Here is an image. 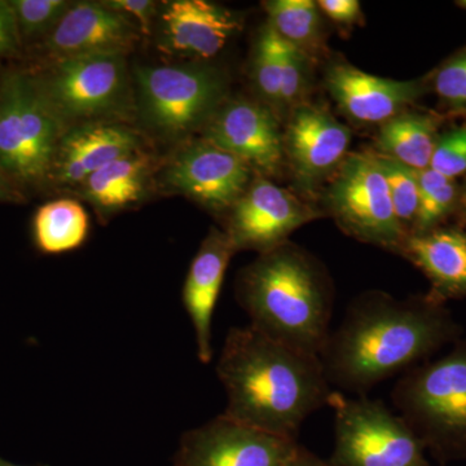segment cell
<instances>
[{
  "instance_id": "1",
  "label": "cell",
  "mask_w": 466,
  "mask_h": 466,
  "mask_svg": "<svg viewBox=\"0 0 466 466\" xmlns=\"http://www.w3.org/2000/svg\"><path fill=\"white\" fill-rule=\"evenodd\" d=\"M462 333L446 303L429 294L397 299L385 291H367L349 306L319 359L330 386L363 395L429 360Z\"/></svg>"
},
{
  "instance_id": "2",
  "label": "cell",
  "mask_w": 466,
  "mask_h": 466,
  "mask_svg": "<svg viewBox=\"0 0 466 466\" xmlns=\"http://www.w3.org/2000/svg\"><path fill=\"white\" fill-rule=\"evenodd\" d=\"M227 394L225 415L241 424L297 441L333 391L318 355L308 354L248 325L231 328L217 364Z\"/></svg>"
},
{
  "instance_id": "3",
  "label": "cell",
  "mask_w": 466,
  "mask_h": 466,
  "mask_svg": "<svg viewBox=\"0 0 466 466\" xmlns=\"http://www.w3.org/2000/svg\"><path fill=\"white\" fill-rule=\"evenodd\" d=\"M238 299L254 328L308 354L318 355L332 332L333 288L320 265L285 242L242 271Z\"/></svg>"
},
{
  "instance_id": "4",
  "label": "cell",
  "mask_w": 466,
  "mask_h": 466,
  "mask_svg": "<svg viewBox=\"0 0 466 466\" xmlns=\"http://www.w3.org/2000/svg\"><path fill=\"white\" fill-rule=\"evenodd\" d=\"M391 400L434 459L441 464L466 459V339L404 372Z\"/></svg>"
},
{
  "instance_id": "5",
  "label": "cell",
  "mask_w": 466,
  "mask_h": 466,
  "mask_svg": "<svg viewBox=\"0 0 466 466\" xmlns=\"http://www.w3.org/2000/svg\"><path fill=\"white\" fill-rule=\"evenodd\" d=\"M66 125L38 76L9 73L0 84V170L14 186L51 179Z\"/></svg>"
},
{
  "instance_id": "6",
  "label": "cell",
  "mask_w": 466,
  "mask_h": 466,
  "mask_svg": "<svg viewBox=\"0 0 466 466\" xmlns=\"http://www.w3.org/2000/svg\"><path fill=\"white\" fill-rule=\"evenodd\" d=\"M137 86L144 125L165 139L205 127L225 104L227 91L225 76L201 64L139 67Z\"/></svg>"
},
{
  "instance_id": "7",
  "label": "cell",
  "mask_w": 466,
  "mask_h": 466,
  "mask_svg": "<svg viewBox=\"0 0 466 466\" xmlns=\"http://www.w3.org/2000/svg\"><path fill=\"white\" fill-rule=\"evenodd\" d=\"M334 466H434L410 425L381 400L333 391Z\"/></svg>"
},
{
  "instance_id": "8",
  "label": "cell",
  "mask_w": 466,
  "mask_h": 466,
  "mask_svg": "<svg viewBox=\"0 0 466 466\" xmlns=\"http://www.w3.org/2000/svg\"><path fill=\"white\" fill-rule=\"evenodd\" d=\"M328 205L352 238L400 253L407 232L395 214L376 153L346 156L328 189Z\"/></svg>"
},
{
  "instance_id": "9",
  "label": "cell",
  "mask_w": 466,
  "mask_h": 466,
  "mask_svg": "<svg viewBox=\"0 0 466 466\" xmlns=\"http://www.w3.org/2000/svg\"><path fill=\"white\" fill-rule=\"evenodd\" d=\"M38 79L64 125L116 115L128 99L127 66L121 54L58 58Z\"/></svg>"
},
{
  "instance_id": "10",
  "label": "cell",
  "mask_w": 466,
  "mask_h": 466,
  "mask_svg": "<svg viewBox=\"0 0 466 466\" xmlns=\"http://www.w3.org/2000/svg\"><path fill=\"white\" fill-rule=\"evenodd\" d=\"M299 444L223 413L183 434L174 466H287Z\"/></svg>"
},
{
  "instance_id": "11",
  "label": "cell",
  "mask_w": 466,
  "mask_h": 466,
  "mask_svg": "<svg viewBox=\"0 0 466 466\" xmlns=\"http://www.w3.org/2000/svg\"><path fill=\"white\" fill-rule=\"evenodd\" d=\"M318 217L317 210L287 189L259 177L231 208L225 232L235 251L263 254L288 242L291 233Z\"/></svg>"
},
{
  "instance_id": "12",
  "label": "cell",
  "mask_w": 466,
  "mask_h": 466,
  "mask_svg": "<svg viewBox=\"0 0 466 466\" xmlns=\"http://www.w3.org/2000/svg\"><path fill=\"white\" fill-rule=\"evenodd\" d=\"M251 168L242 159L201 139L173 158L165 180L174 191L214 211L231 208L247 191Z\"/></svg>"
},
{
  "instance_id": "13",
  "label": "cell",
  "mask_w": 466,
  "mask_h": 466,
  "mask_svg": "<svg viewBox=\"0 0 466 466\" xmlns=\"http://www.w3.org/2000/svg\"><path fill=\"white\" fill-rule=\"evenodd\" d=\"M204 139L266 175L278 173L284 161V134L274 110L254 101L223 104L205 125Z\"/></svg>"
},
{
  "instance_id": "14",
  "label": "cell",
  "mask_w": 466,
  "mask_h": 466,
  "mask_svg": "<svg viewBox=\"0 0 466 466\" xmlns=\"http://www.w3.org/2000/svg\"><path fill=\"white\" fill-rule=\"evenodd\" d=\"M350 142L349 127L328 110L302 104L293 110L284 133L285 155L305 188H314L339 167L348 156Z\"/></svg>"
},
{
  "instance_id": "15",
  "label": "cell",
  "mask_w": 466,
  "mask_h": 466,
  "mask_svg": "<svg viewBox=\"0 0 466 466\" xmlns=\"http://www.w3.org/2000/svg\"><path fill=\"white\" fill-rule=\"evenodd\" d=\"M137 24L103 3L70 5L46 38V50L58 58L85 55L121 54L139 38Z\"/></svg>"
},
{
  "instance_id": "16",
  "label": "cell",
  "mask_w": 466,
  "mask_h": 466,
  "mask_svg": "<svg viewBox=\"0 0 466 466\" xmlns=\"http://www.w3.org/2000/svg\"><path fill=\"white\" fill-rule=\"evenodd\" d=\"M325 84L339 109L360 124H385L404 112L424 91L420 81L382 78L348 64L330 66Z\"/></svg>"
},
{
  "instance_id": "17",
  "label": "cell",
  "mask_w": 466,
  "mask_h": 466,
  "mask_svg": "<svg viewBox=\"0 0 466 466\" xmlns=\"http://www.w3.org/2000/svg\"><path fill=\"white\" fill-rule=\"evenodd\" d=\"M161 48L171 54L216 56L238 30L235 15L207 0H173L159 12Z\"/></svg>"
},
{
  "instance_id": "18",
  "label": "cell",
  "mask_w": 466,
  "mask_h": 466,
  "mask_svg": "<svg viewBox=\"0 0 466 466\" xmlns=\"http://www.w3.org/2000/svg\"><path fill=\"white\" fill-rule=\"evenodd\" d=\"M235 253L226 232L211 229L193 258L184 283V309L195 329L198 360L204 364L213 359L211 320L227 267Z\"/></svg>"
},
{
  "instance_id": "19",
  "label": "cell",
  "mask_w": 466,
  "mask_h": 466,
  "mask_svg": "<svg viewBox=\"0 0 466 466\" xmlns=\"http://www.w3.org/2000/svg\"><path fill=\"white\" fill-rule=\"evenodd\" d=\"M139 148V137L124 126L99 122L78 126L61 139L52 179L63 186H82L101 167Z\"/></svg>"
},
{
  "instance_id": "20",
  "label": "cell",
  "mask_w": 466,
  "mask_h": 466,
  "mask_svg": "<svg viewBox=\"0 0 466 466\" xmlns=\"http://www.w3.org/2000/svg\"><path fill=\"white\" fill-rule=\"evenodd\" d=\"M400 254L419 267L431 289L429 296L441 302L466 299V233L438 228L410 235Z\"/></svg>"
},
{
  "instance_id": "21",
  "label": "cell",
  "mask_w": 466,
  "mask_h": 466,
  "mask_svg": "<svg viewBox=\"0 0 466 466\" xmlns=\"http://www.w3.org/2000/svg\"><path fill=\"white\" fill-rule=\"evenodd\" d=\"M148 155L135 152L110 162L88 177L82 192L101 213H116L140 201L150 173Z\"/></svg>"
},
{
  "instance_id": "22",
  "label": "cell",
  "mask_w": 466,
  "mask_h": 466,
  "mask_svg": "<svg viewBox=\"0 0 466 466\" xmlns=\"http://www.w3.org/2000/svg\"><path fill=\"white\" fill-rule=\"evenodd\" d=\"M438 128V116L404 110L382 124L377 139L379 153L413 170H425L431 167L440 137Z\"/></svg>"
},
{
  "instance_id": "23",
  "label": "cell",
  "mask_w": 466,
  "mask_h": 466,
  "mask_svg": "<svg viewBox=\"0 0 466 466\" xmlns=\"http://www.w3.org/2000/svg\"><path fill=\"white\" fill-rule=\"evenodd\" d=\"M90 219L79 202L61 198L43 205L33 222L34 241L43 254L67 253L87 240Z\"/></svg>"
},
{
  "instance_id": "24",
  "label": "cell",
  "mask_w": 466,
  "mask_h": 466,
  "mask_svg": "<svg viewBox=\"0 0 466 466\" xmlns=\"http://www.w3.org/2000/svg\"><path fill=\"white\" fill-rule=\"evenodd\" d=\"M268 25L288 45L305 52L309 57L320 50V9L311 0H271L263 3Z\"/></svg>"
},
{
  "instance_id": "25",
  "label": "cell",
  "mask_w": 466,
  "mask_h": 466,
  "mask_svg": "<svg viewBox=\"0 0 466 466\" xmlns=\"http://www.w3.org/2000/svg\"><path fill=\"white\" fill-rule=\"evenodd\" d=\"M419 177V210L412 233H425L438 228L444 218L451 214L458 198V188L453 179L444 177L433 168L417 171Z\"/></svg>"
},
{
  "instance_id": "26",
  "label": "cell",
  "mask_w": 466,
  "mask_h": 466,
  "mask_svg": "<svg viewBox=\"0 0 466 466\" xmlns=\"http://www.w3.org/2000/svg\"><path fill=\"white\" fill-rule=\"evenodd\" d=\"M283 48L281 39L268 24L260 30L253 60V81L267 106L280 110Z\"/></svg>"
},
{
  "instance_id": "27",
  "label": "cell",
  "mask_w": 466,
  "mask_h": 466,
  "mask_svg": "<svg viewBox=\"0 0 466 466\" xmlns=\"http://www.w3.org/2000/svg\"><path fill=\"white\" fill-rule=\"evenodd\" d=\"M381 165L382 173L388 182L389 192L395 214L408 236L415 226L417 210H419V177L413 168L376 153Z\"/></svg>"
},
{
  "instance_id": "28",
  "label": "cell",
  "mask_w": 466,
  "mask_h": 466,
  "mask_svg": "<svg viewBox=\"0 0 466 466\" xmlns=\"http://www.w3.org/2000/svg\"><path fill=\"white\" fill-rule=\"evenodd\" d=\"M16 18L21 39L50 34L72 3L66 0H14L9 2Z\"/></svg>"
},
{
  "instance_id": "29",
  "label": "cell",
  "mask_w": 466,
  "mask_h": 466,
  "mask_svg": "<svg viewBox=\"0 0 466 466\" xmlns=\"http://www.w3.org/2000/svg\"><path fill=\"white\" fill-rule=\"evenodd\" d=\"M281 39V38H280ZM283 73H281L280 110L297 108L309 90L311 57L281 39Z\"/></svg>"
},
{
  "instance_id": "30",
  "label": "cell",
  "mask_w": 466,
  "mask_h": 466,
  "mask_svg": "<svg viewBox=\"0 0 466 466\" xmlns=\"http://www.w3.org/2000/svg\"><path fill=\"white\" fill-rule=\"evenodd\" d=\"M431 168L450 179L466 173V125L440 135Z\"/></svg>"
},
{
  "instance_id": "31",
  "label": "cell",
  "mask_w": 466,
  "mask_h": 466,
  "mask_svg": "<svg viewBox=\"0 0 466 466\" xmlns=\"http://www.w3.org/2000/svg\"><path fill=\"white\" fill-rule=\"evenodd\" d=\"M434 88L441 99L453 108L466 106V48L438 70Z\"/></svg>"
},
{
  "instance_id": "32",
  "label": "cell",
  "mask_w": 466,
  "mask_h": 466,
  "mask_svg": "<svg viewBox=\"0 0 466 466\" xmlns=\"http://www.w3.org/2000/svg\"><path fill=\"white\" fill-rule=\"evenodd\" d=\"M104 5L125 15L139 27L140 33L149 35L153 18L157 12V3L150 0H108Z\"/></svg>"
},
{
  "instance_id": "33",
  "label": "cell",
  "mask_w": 466,
  "mask_h": 466,
  "mask_svg": "<svg viewBox=\"0 0 466 466\" xmlns=\"http://www.w3.org/2000/svg\"><path fill=\"white\" fill-rule=\"evenodd\" d=\"M21 45L16 18L9 2L0 0V56L16 54Z\"/></svg>"
},
{
  "instance_id": "34",
  "label": "cell",
  "mask_w": 466,
  "mask_h": 466,
  "mask_svg": "<svg viewBox=\"0 0 466 466\" xmlns=\"http://www.w3.org/2000/svg\"><path fill=\"white\" fill-rule=\"evenodd\" d=\"M317 5L330 20L342 25H352L360 18V3L357 0H320Z\"/></svg>"
},
{
  "instance_id": "35",
  "label": "cell",
  "mask_w": 466,
  "mask_h": 466,
  "mask_svg": "<svg viewBox=\"0 0 466 466\" xmlns=\"http://www.w3.org/2000/svg\"><path fill=\"white\" fill-rule=\"evenodd\" d=\"M287 466H334L330 461L318 458L311 451L305 449V447L297 446Z\"/></svg>"
},
{
  "instance_id": "36",
  "label": "cell",
  "mask_w": 466,
  "mask_h": 466,
  "mask_svg": "<svg viewBox=\"0 0 466 466\" xmlns=\"http://www.w3.org/2000/svg\"><path fill=\"white\" fill-rule=\"evenodd\" d=\"M18 200H20V193H18L16 186L9 182L8 177L0 170V202Z\"/></svg>"
},
{
  "instance_id": "37",
  "label": "cell",
  "mask_w": 466,
  "mask_h": 466,
  "mask_svg": "<svg viewBox=\"0 0 466 466\" xmlns=\"http://www.w3.org/2000/svg\"><path fill=\"white\" fill-rule=\"evenodd\" d=\"M0 466H21V465L12 464V462L7 461V460L0 458ZM41 466H47V465H41Z\"/></svg>"
},
{
  "instance_id": "38",
  "label": "cell",
  "mask_w": 466,
  "mask_h": 466,
  "mask_svg": "<svg viewBox=\"0 0 466 466\" xmlns=\"http://www.w3.org/2000/svg\"><path fill=\"white\" fill-rule=\"evenodd\" d=\"M459 7L466 9V0H461V2H458Z\"/></svg>"
},
{
  "instance_id": "39",
  "label": "cell",
  "mask_w": 466,
  "mask_h": 466,
  "mask_svg": "<svg viewBox=\"0 0 466 466\" xmlns=\"http://www.w3.org/2000/svg\"><path fill=\"white\" fill-rule=\"evenodd\" d=\"M464 207H465V210H466V189H465V195H464Z\"/></svg>"
}]
</instances>
